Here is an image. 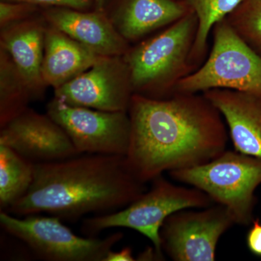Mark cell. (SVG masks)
Instances as JSON below:
<instances>
[{
  "instance_id": "obj_23",
  "label": "cell",
  "mask_w": 261,
  "mask_h": 261,
  "mask_svg": "<svg viewBox=\"0 0 261 261\" xmlns=\"http://www.w3.org/2000/svg\"><path fill=\"white\" fill-rule=\"evenodd\" d=\"M247 246L253 255L261 257V221L254 219L252 226L247 233Z\"/></svg>"
},
{
  "instance_id": "obj_18",
  "label": "cell",
  "mask_w": 261,
  "mask_h": 261,
  "mask_svg": "<svg viewBox=\"0 0 261 261\" xmlns=\"http://www.w3.org/2000/svg\"><path fill=\"white\" fill-rule=\"evenodd\" d=\"M35 164L10 147L0 145V209L7 211L27 195Z\"/></svg>"
},
{
  "instance_id": "obj_19",
  "label": "cell",
  "mask_w": 261,
  "mask_h": 261,
  "mask_svg": "<svg viewBox=\"0 0 261 261\" xmlns=\"http://www.w3.org/2000/svg\"><path fill=\"white\" fill-rule=\"evenodd\" d=\"M197 18V34L190 61L195 69L203 61L207 48L209 34L220 20L226 18L238 8L243 0H181Z\"/></svg>"
},
{
  "instance_id": "obj_24",
  "label": "cell",
  "mask_w": 261,
  "mask_h": 261,
  "mask_svg": "<svg viewBox=\"0 0 261 261\" xmlns=\"http://www.w3.org/2000/svg\"><path fill=\"white\" fill-rule=\"evenodd\" d=\"M136 260L134 257L132 249L129 247H124L118 251L111 250L105 258L104 261H133Z\"/></svg>"
},
{
  "instance_id": "obj_6",
  "label": "cell",
  "mask_w": 261,
  "mask_h": 261,
  "mask_svg": "<svg viewBox=\"0 0 261 261\" xmlns=\"http://www.w3.org/2000/svg\"><path fill=\"white\" fill-rule=\"evenodd\" d=\"M208 58L176 84L175 93H203L210 89L238 91L261 98V56L242 39L226 18L213 29Z\"/></svg>"
},
{
  "instance_id": "obj_7",
  "label": "cell",
  "mask_w": 261,
  "mask_h": 261,
  "mask_svg": "<svg viewBox=\"0 0 261 261\" xmlns=\"http://www.w3.org/2000/svg\"><path fill=\"white\" fill-rule=\"evenodd\" d=\"M19 218L1 211L5 231L27 245L39 258L48 261H104L123 238L122 232L106 237H80L56 216L29 215Z\"/></svg>"
},
{
  "instance_id": "obj_22",
  "label": "cell",
  "mask_w": 261,
  "mask_h": 261,
  "mask_svg": "<svg viewBox=\"0 0 261 261\" xmlns=\"http://www.w3.org/2000/svg\"><path fill=\"white\" fill-rule=\"evenodd\" d=\"M18 2L37 5L42 8H68L80 10H92L95 8V0H0Z\"/></svg>"
},
{
  "instance_id": "obj_1",
  "label": "cell",
  "mask_w": 261,
  "mask_h": 261,
  "mask_svg": "<svg viewBox=\"0 0 261 261\" xmlns=\"http://www.w3.org/2000/svg\"><path fill=\"white\" fill-rule=\"evenodd\" d=\"M127 164L137 179L200 166L226 150L222 115L203 95L176 93L163 99L134 94Z\"/></svg>"
},
{
  "instance_id": "obj_25",
  "label": "cell",
  "mask_w": 261,
  "mask_h": 261,
  "mask_svg": "<svg viewBox=\"0 0 261 261\" xmlns=\"http://www.w3.org/2000/svg\"><path fill=\"white\" fill-rule=\"evenodd\" d=\"M106 2H107V0H95V8H94V10L104 12Z\"/></svg>"
},
{
  "instance_id": "obj_3",
  "label": "cell",
  "mask_w": 261,
  "mask_h": 261,
  "mask_svg": "<svg viewBox=\"0 0 261 261\" xmlns=\"http://www.w3.org/2000/svg\"><path fill=\"white\" fill-rule=\"evenodd\" d=\"M197 25V16L190 11L162 32L130 47L123 58L134 94L154 99L174 94L178 82L195 70L190 53Z\"/></svg>"
},
{
  "instance_id": "obj_9",
  "label": "cell",
  "mask_w": 261,
  "mask_h": 261,
  "mask_svg": "<svg viewBox=\"0 0 261 261\" xmlns=\"http://www.w3.org/2000/svg\"><path fill=\"white\" fill-rule=\"evenodd\" d=\"M235 224L224 206L178 211L160 231L163 252L175 261H214L221 237Z\"/></svg>"
},
{
  "instance_id": "obj_14",
  "label": "cell",
  "mask_w": 261,
  "mask_h": 261,
  "mask_svg": "<svg viewBox=\"0 0 261 261\" xmlns=\"http://www.w3.org/2000/svg\"><path fill=\"white\" fill-rule=\"evenodd\" d=\"M47 27L42 13L0 27V47L10 55L29 84L35 100L44 97L47 87L42 75Z\"/></svg>"
},
{
  "instance_id": "obj_5",
  "label": "cell",
  "mask_w": 261,
  "mask_h": 261,
  "mask_svg": "<svg viewBox=\"0 0 261 261\" xmlns=\"http://www.w3.org/2000/svg\"><path fill=\"white\" fill-rule=\"evenodd\" d=\"M169 174L176 181L205 192L215 203L226 207L235 224H252L257 202L255 191L261 185L260 159L225 150L209 162Z\"/></svg>"
},
{
  "instance_id": "obj_15",
  "label": "cell",
  "mask_w": 261,
  "mask_h": 261,
  "mask_svg": "<svg viewBox=\"0 0 261 261\" xmlns=\"http://www.w3.org/2000/svg\"><path fill=\"white\" fill-rule=\"evenodd\" d=\"M202 94L222 115L235 150L261 159V98L221 89Z\"/></svg>"
},
{
  "instance_id": "obj_4",
  "label": "cell",
  "mask_w": 261,
  "mask_h": 261,
  "mask_svg": "<svg viewBox=\"0 0 261 261\" xmlns=\"http://www.w3.org/2000/svg\"><path fill=\"white\" fill-rule=\"evenodd\" d=\"M152 182L148 191L123 208L84 219L82 233L85 236L96 237L108 228L135 230L152 242L154 250L163 260L160 231L168 216L184 209L205 208L215 202L198 189L173 185L162 176Z\"/></svg>"
},
{
  "instance_id": "obj_10",
  "label": "cell",
  "mask_w": 261,
  "mask_h": 261,
  "mask_svg": "<svg viewBox=\"0 0 261 261\" xmlns=\"http://www.w3.org/2000/svg\"><path fill=\"white\" fill-rule=\"evenodd\" d=\"M133 94L123 56H100L89 69L55 89V97L70 106L109 112H128Z\"/></svg>"
},
{
  "instance_id": "obj_11",
  "label": "cell",
  "mask_w": 261,
  "mask_h": 261,
  "mask_svg": "<svg viewBox=\"0 0 261 261\" xmlns=\"http://www.w3.org/2000/svg\"><path fill=\"white\" fill-rule=\"evenodd\" d=\"M0 145L10 147L34 164L56 162L80 154L65 130L51 117L29 108L1 128Z\"/></svg>"
},
{
  "instance_id": "obj_20",
  "label": "cell",
  "mask_w": 261,
  "mask_h": 261,
  "mask_svg": "<svg viewBox=\"0 0 261 261\" xmlns=\"http://www.w3.org/2000/svg\"><path fill=\"white\" fill-rule=\"evenodd\" d=\"M226 19L237 34L261 56V0H243Z\"/></svg>"
},
{
  "instance_id": "obj_16",
  "label": "cell",
  "mask_w": 261,
  "mask_h": 261,
  "mask_svg": "<svg viewBox=\"0 0 261 261\" xmlns=\"http://www.w3.org/2000/svg\"><path fill=\"white\" fill-rule=\"evenodd\" d=\"M99 57L47 24L42 66L43 82L55 90L89 69Z\"/></svg>"
},
{
  "instance_id": "obj_2",
  "label": "cell",
  "mask_w": 261,
  "mask_h": 261,
  "mask_svg": "<svg viewBox=\"0 0 261 261\" xmlns=\"http://www.w3.org/2000/svg\"><path fill=\"white\" fill-rule=\"evenodd\" d=\"M145 185L130 171L126 156L82 154L35 164L27 195L5 212L20 217L44 213L73 221L123 208L147 191Z\"/></svg>"
},
{
  "instance_id": "obj_8",
  "label": "cell",
  "mask_w": 261,
  "mask_h": 261,
  "mask_svg": "<svg viewBox=\"0 0 261 261\" xmlns=\"http://www.w3.org/2000/svg\"><path fill=\"white\" fill-rule=\"evenodd\" d=\"M47 114L63 128L82 154L126 156L129 147L128 112H109L70 106L54 97Z\"/></svg>"
},
{
  "instance_id": "obj_13",
  "label": "cell",
  "mask_w": 261,
  "mask_h": 261,
  "mask_svg": "<svg viewBox=\"0 0 261 261\" xmlns=\"http://www.w3.org/2000/svg\"><path fill=\"white\" fill-rule=\"evenodd\" d=\"M190 11L181 0H107L104 9L129 44L166 28Z\"/></svg>"
},
{
  "instance_id": "obj_21",
  "label": "cell",
  "mask_w": 261,
  "mask_h": 261,
  "mask_svg": "<svg viewBox=\"0 0 261 261\" xmlns=\"http://www.w3.org/2000/svg\"><path fill=\"white\" fill-rule=\"evenodd\" d=\"M42 9L29 3L0 1V27L41 14Z\"/></svg>"
},
{
  "instance_id": "obj_12",
  "label": "cell",
  "mask_w": 261,
  "mask_h": 261,
  "mask_svg": "<svg viewBox=\"0 0 261 261\" xmlns=\"http://www.w3.org/2000/svg\"><path fill=\"white\" fill-rule=\"evenodd\" d=\"M47 24L99 56H123L130 47L105 12L68 8H43Z\"/></svg>"
},
{
  "instance_id": "obj_17",
  "label": "cell",
  "mask_w": 261,
  "mask_h": 261,
  "mask_svg": "<svg viewBox=\"0 0 261 261\" xmlns=\"http://www.w3.org/2000/svg\"><path fill=\"white\" fill-rule=\"evenodd\" d=\"M35 100L32 89L10 55L0 47V128Z\"/></svg>"
}]
</instances>
